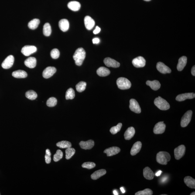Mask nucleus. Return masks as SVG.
<instances>
[{"label":"nucleus","mask_w":195,"mask_h":195,"mask_svg":"<svg viewBox=\"0 0 195 195\" xmlns=\"http://www.w3.org/2000/svg\"><path fill=\"white\" fill-rule=\"evenodd\" d=\"M162 171L160 170L159 171H158V172H156V174H155V175H156V176L157 177L159 176H160V175L161 174V173H162Z\"/></svg>","instance_id":"obj_48"},{"label":"nucleus","mask_w":195,"mask_h":195,"mask_svg":"<svg viewBox=\"0 0 195 195\" xmlns=\"http://www.w3.org/2000/svg\"><path fill=\"white\" fill-rule=\"evenodd\" d=\"M118 88L121 90L128 89L131 88V83L128 79L124 77H120L116 81Z\"/></svg>","instance_id":"obj_4"},{"label":"nucleus","mask_w":195,"mask_h":195,"mask_svg":"<svg viewBox=\"0 0 195 195\" xmlns=\"http://www.w3.org/2000/svg\"><path fill=\"white\" fill-rule=\"evenodd\" d=\"M166 125L163 121L157 123L155 125L153 129V132L155 134H161L165 132Z\"/></svg>","instance_id":"obj_9"},{"label":"nucleus","mask_w":195,"mask_h":195,"mask_svg":"<svg viewBox=\"0 0 195 195\" xmlns=\"http://www.w3.org/2000/svg\"><path fill=\"white\" fill-rule=\"evenodd\" d=\"M186 148L184 145H181L174 150L175 159L179 160L184 156L186 152Z\"/></svg>","instance_id":"obj_6"},{"label":"nucleus","mask_w":195,"mask_h":195,"mask_svg":"<svg viewBox=\"0 0 195 195\" xmlns=\"http://www.w3.org/2000/svg\"><path fill=\"white\" fill-rule=\"evenodd\" d=\"M40 23V20L39 19H35L32 20L29 22L28 26L30 29L35 30L37 28Z\"/></svg>","instance_id":"obj_31"},{"label":"nucleus","mask_w":195,"mask_h":195,"mask_svg":"<svg viewBox=\"0 0 195 195\" xmlns=\"http://www.w3.org/2000/svg\"><path fill=\"white\" fill-rule=\"evenodd\" d=\"M167 177L166 178L165 177L163 179H163V180H162V182H165V180H167Z\"/></svg>","instance_id":"obj_52"},{"label":"nucleus","mask_w":195,"mask_h":195,"mask_svg":"<svg viewBox=\"0 0 195 195\" xmlns=\"http://www.w3.org/2000/svg\"><path fill=\"white\" fill-rule=\"evenodd\" d=\"M75 96V92L72 88H69L66 91V100H72L74 98Z\"/></svg>","instance_id":"obj_37"},{"label":"nucleus","mask_w":195,"mask_h":195,"mask_svg":"<svg viewBox=\"0 0 195 195\" xmlns=\"http://www.w3.org/2000/svg\"><path fill=\"white\" fill-rule=\"evenodd\" d=\"M146 84L147 85L149 86L152 90H154L159 89L161 87L160 83L157 80H154L153 81L148 80L147 81Z\"/></svg>","instance_id":"obj_25"},{"label":"nucleus","mask_w":195,"mask_h":195,"mask_svg":"<svg viewBox=\"0 0 195 195\" xmlns=\"http://www.w3.org/2000/svg\"><path fill=\"white\" fill-rule=\"evenodd\" d=\"M187 62V58L186 56H183L179 59V62L177 65V68L178 71H182L186 66Z\"/></svg>","instance_id":"obj_21"},{"label":"nucleus","mask_w":195,"mask_h":195,"mask_svg":"<svg viewBox=\"0 0 195 195\" xmlns=\"http://www.w3.org/2000/svg\"><path fill=\"white\" fill-rule=\"evenodd\" d=\"M25 96L28 99L34 100L36 99L37 95L36 92L33 90H29L25 93Z\"/></svg>","instance_id":"obj_34"},{"label":"nucleus","mask_w":195,"mask_h":195,"mask_svg":"<svg viewBox=\"0 0 195 195\" xmlns=\"http://www.w3.org/2000/svg\"><path fill=\"white\" fill-rule=\"evenodd\" d=\"M190 195H195V192H192V193H191L190 194Z\"/></svg>","instance_id":"obj_53"},{"label":"nucleus","mask_w":195,"mask_h":195,"mask_svg":"<svg viewBox=\"0 0 195 195\" xmlns=\"http://www.w3.org/2000/svg\"><path fill=\"white\" fill-rule=\"evenodd\" d=\"M37 49L36 47L34 46H29L27 45L24 46L22 48V53L25 56H29L30 55L36 52Z\"/></svg>","instance_id":"obj_7"},{"label":"nucleus","mask_w":195,"mask_h":195,"mask_svg":"<svg viewBox=\"0 0 195 195\" xmlns=\"http://www.w3.org/2000/svg\"><path fill=\"white\" fill-rule=\"evenodd\" d=\"M14 62V56H12V55L8 56L5 58L2 63V66L3 68L5 69L10 68L13 65Z\"/></svg>","instance_id":"obj_10"},{"label":"nucleus","mask_w":195,"mask_h":195,"mask_svg":"<svg viewBox=\"0 0 195 195\" xmlns=\"http://www.w3.org/2000/svg\"><path fill=\"white\" fill-rule=\"evenodd\" d=\"M75 153V150L71 147L67 148L66 150V158L67 159H70Z\"/></svg>","instance_id":"obj_35"},{"label":"nucleus","mask_w":195,"mask_h":195,"mask_svg":"<svg viewBox=\"0 0 195 195\" xmlns=\"http://www.w3.org/2000/svg\"><path fill=\"white\" fill-rule=\"evenodd\" d=\"M12 76L16 78H25L27 77L28 74L24 70H19L14 71L12 73Z\"/></svg>","instance_id":"obj_29"},{"label":"nucleus","mask_w":195,"mask_h":195,"mask_svg":"<svg viewBox=\"0 0 195 195\" xmlns=\"http://www.w3.org/2000/svg\"><path fill=\"white\" fill-rule=\"evenodd\" d=\"M184 183L188 187L192 189L195 188V180L190 176H188L184 179Z\"/></svg>","instance_id":"obj_27"},{"label":"nucleus","mask_w":195,"mask_h":195,"mask_svg":"<svg viewBox=\"0 0 195 195\" xmlns=\"http://www.w3.org/2000/svg\"><path fill=\"white\" fill-rule=\"evenodd\" d=\"M56 146L59 148L62 149H67L71 147L72 144L69 141H63L57 143L56 144Z\"/></svg>","instance_id":"obj_32"},{"label":"nucleus","mask_w":195,"mask_h":195,"mask_svg":"<svg viewBox=\"0 0 195 195\" xmlns=\"http://www.w3.org/2000/svg\"><path fill=\"white\" fill-rule=\"evenodd\" d=\"M106 173V171L105 169H101L100 170L96 171L91 175V177L92 179L94 180H97L101 177L104 176Z\"/></svg>","instance_id":"obj_26"},{"label":"nucleus","mask_w":195,"mask_h":195,"mask_svg":"<svg viewBox=\"0 0 195 195\" xmlns=\"http://www.w3.org/2000/svg\"><path fill=\"white\" fill-rule=\"evenodd\" d=\"M43 33L44 35L46 37L50 36L51 33V28L50 24L49 23L45 24L43 26Z\"/></svg>","instance_id":"obj_33"},{"label":"nucleus","mask_w":195,"mask_h":195,"mask_svg":"<svg viewBox=\"0 0 195 195\" xmlns=\"http://www.w3.org/2000/svg\"><path fill=\"white\" fill-rule=\"evenodd\" d=\"M171 159L170 155L167 152H160L157 154V162L161 165H167L168 162L170 161Z\"/></svg>","instance_id":"obj_2"},{"label":"nucleus","mask_w":195,"mask_h":195,"mask_svg":"<svg viewBox=\"0 0 195 195\" xmlns=\"http://www.w3.org/2000/svg\"><path fill=\"white\" fill-rule=\"evenodd\" d=\"M144 1H147V2H149V1H151V0H144Z\"/></svg>","instance_id":"obj_54"},{"label":"nucleus","mask_w":195,"mask_h":195,"mask_svg":"<svg viewBox=\"0 0 195 195\" xmlns=\"http://www.w3.org/2000/svg\"><path fill=\"white\" fill-rule=\"evenodd\" d=\"M142 144L140 141H137L133 146L131 151V155L134 156L136 155L141 150Z\"/></svg>","instance_id":"obj_19"},{"label":"nucleus","mask_w":195,"mask_h":195,"mask_svg":"<svg viewBox=\"0 0 195 195\" xmlns=\"http://www.w3.org/2000/svg\"><path fill=\"white\" fill-rule=\"evenodd\" d=\"M191 73L193 76H195V66H193L192 69Z\"/></svg>","instance_id":"obj_47"},{"label":"nucleus","mask_w":195,"mask_h":195,"mask_svg":"<svg viewBox=\"0 0 195 195\" xmlns=\"http://www.w3.org/2000/svg\"><path fill=\"white\" fill-rule=\"evenodd\" d=\"M153 194L152 190L149 189H146L140 191L135 193V195H152Z\"/></svg>","instance_id":"obj_41"},{"label":"nucleus","mask_w":195,"mask_h":195,"mask_svg":"<svg viewBox=\"0 0 195 195\" xmlns=\"http://www.w3.org/2000/svg\"><path fill=\"white\" fill-rule=\"evenodd\" d=\"M121 152V149L117 147H112L105 150L104 151V153L107 154L108 156H111L118 154Z\"/></svg>","instance_id":"obj_18"},{"label":"nucleus","mask_w":195,"mask_h":195,"mask_svg":"<svg viewBox=\"0 0 195 195\" xmlns=\"http://www.w3.org/2000/svg\"><path fill=\"white\" fill-rule=\"evenodd\" d=\"M122 126V124L121 123H119L116 126L113 127L110 129V132L113 135L118 133V132L121 131V127Z\"/></svg>","instance_id":"obj_38"},{"label":"nucleus","mask_w":195,"mask_h":195,"mask_svg":"<svg viewBox=\"0 0 195 195\" xmlns=\"http://www.w3.org/2000/svg\"><path fill=\"white\" fill-rule=\"evenodd\" d=\"M63 157V153L61 150H58L56 154L53 155V160L55 162H57L62 159Z\"/></svg>","instance_id":"obj_40"},{"label":"nucleus","mask_w":195,"mask_h":195,"mask_svg":"<svg viewBox=\"0 0 195 195\" xmlns=\"http://www.w3.org/2000/svg\"><path fill=\"white\" fill-rule=\"evenodd\" d=\"M24 64L27 67L29 68H34L36 66V58L32 57L28 58L25 61Z\"/></svg>","instance_id":"obj_22"},{"label":"nucleus","mask_w":195,"mask_h":195,"mask_svg":"<svg viewBox=\"0 0 195 195\" xmlns=\"http://www.w3.org/2000/svg\"><path fill=\"white\" fill-rule=\"evenodd\" d=\"M104 64L108 67L118 68L120 66L119 62L110 58H106L104 59Z\"/></svg>","instance_id":"obj_15"},{"label":"nucleus","mask_w":195,"mask_h":195,"mask_svg":"<svg viewBox=\"0 0 195 195\" xmlns=\"http://www.w3.org/2000/svg\"><path fill=\"white\" fill-rule=\"evenodd\" d=\"M46 154H47L49 155H50V156H51V153L50 151V150H49V149H47L46 150Z\"/></svg>","instance_id":"obj_49"},{"label":"nucleus","mask_w":195,"mask_h":195,"mask_svg":"<svg viewBox=\"0 0 195 195\" xmlns=\"http://www.w3.org/2000/svg\"><path fill=\"white\" fill-rule=\"evenodd\" d=\"M57 100L56 98L51 97L47 100V105L48 107H53L56 106L57 104Z\"/></svg>","instance_id":"obj_39"},{"label":"nucleus","mask_w":195,"mask_h":195,"mask_svg":"<svg viewBox=\"0 0 195 195\" xmlns=\"http://www.w3.org/2000/svg\"><path fill=\"white\" fill-rule=\"evenodd\" d=\"M51 56L52 58L57 59L60 56V52L57 49H54L52 50L50 53Z\"/></svg>","instance_id":"obj_43"},{"label":"nucleus","mask_w":195,"mask_h":195,"mask_svg":"<svg viewBox=\"0 0 195 195\" xmlns=\"http://www.w3.org/2000/svg\"><path fill=\"white\" fill-rule=\"evenodd\" d=\"M59 28L63 32H65L68 30L70 24L68 20L66 19L61 20L59 22Z\"/></svg>","instance_id":"obj_23"},{"label":"nucleus","mask_w":195,"mask_h":195,"mask_svg":"<svg viewBox=\"0 0 195 195\" xmlns=\"http://www.w3.org/2000/svg\"><path fill=\"white\" fill-rule=\"evenodd\" d=\"M97 73L101 77H105L110 74V71L108 68L104 67H101L98 69Z\"/></svg>","instance_id":"obj_30"},{"label":"nucleus","mask_w":195,"mask_h":195,"mask_svg":"<svg viewBox=\"0 0 195 195\" xmlns=\"http://www.w3.org/2000/svg\"><path fill=\"white\" fill-rule=\"evenodd\" d=\"M87 83L84 81H81L78 84L76 85V90L79 92H82L85 90Z\"/></svg>","instance_id":"obj_36"},{"label":"nucleus","mask_w":195,"mask_h":195,"mask_svg":"<svg viewBox=\"0 0 195 195\" xmlns=\"http://www.w3.org/2000/svg\"><path fill=\"white\" fill-rule=\"evenodd\" d=\"M100 42V39L98 38H95L93 39V42L94 44H98Z\"/></svg>","instance_id":"obj_46"},{"label":"nucleus","mask_w":195,"mask_h":195,"mask_svg":"<svg viewBox=\"0 0 195 195\" xmlns=\"http://www.w3.org/2000/svg\"><path fill=\"white\" fill-rule=\"evenodd\" d=\"M81 147L83 149L89 150L92 149L94 145V141L89 140L87 141H82L79 144Z\"/></svg>","instance_id":"obj_17"},{"label":"nucleus","mask_w":195,"mask_h":195,"mask_svg":"<svg viewBox=\"0 0 195 195\" xmlns=\"http://www.w3.org/2000/svg\"><path fill=\"white\" fill-rule=\"evenodd\" d=\"M154 103L155 105L160 110H167L170 108V105L167 102L160 97L155 98Z\"/></svg>","instance_id":"obj_3"},{"label":"nucleus","mask_w":195,"mask_h":195,"mask_svg":"<svg viewBox=\"0 0 195 195\" xmlns=\"http://www.w3.org/2000/svg\"><path fill=\"white\" fill-rule=\"evenodd\" d=\"M192 114L193 112L192 111L189 110L186 112L182 117L181 121V125L182 127H186L188 125L191 120Z\"/></svg>","instance_id":"obj_5"},{"label":"nucleus","mask_w":195,"mask_h":195,"mask_svg":"<svg viewBox=\"0 0 195 195\" xmlns=\"http://www.w3.org/2000/svg\"><path fill=\"white\" fill-rule=\"evenodd\" d=\"M129 108L131 111L137 114L141 112V108L139 104L136 100L133 99L130 100Z\"/></svg>","instance_id":"obj_8"},{"label":"nucleus","mask_w":195,"mask_h":195,"mask_svg":"<svg viewBox=\"0 0 195 195\" xmlns=\"http://www.w3.org/2000/svg\"><path fill=\"white\" fill-rule=\"evenodd\" d=\"M69 9L74 11H79L81 8V4L77 1H71L68 4Z\"/></svg>","instance_id":"obj_28"},{"label":"nucleus","mask_w":195,"mask_h":195,"mask_svg":"<svg viewBox=\"0 0 195 195\" xmlns=\"http://www.w3.org/2000/svg\"><path fill=\"white\" fill-rule=\"evenodd\" d=\"M195 97V94L194 93H186L179 95L177 96L176 100L178 101L181 102L187 99L194 98Z\"/></svg>","instance_id":"obj_14"},{"label":"nucleus","mask_w":195,"mask_h":195,"mask_svg":"<svg viewBox=\"0 0 195 195\" xmlns=\"http://www.w3.org/2000/svg\"><path fill=\"white\" fill-rule=\"evenodd\" d=\"M121 190L122 192V193H125V189H124L123 188L121 187Z\"/></svg>","instance_id":"obj_50"},{"label":"nucleus","mask_w":195,"mask_h":195,"mask_svg":"<svg viewBox=\"0 0 195 195\" xmlns=\"http://www.w3.org/2000/svg\"><path fill=\"white\" fill-rule=\"evenodd\" d=\"M135 133V130L133 127H130L127 129L124 133V138L126 140H130L133 137Z\"/></svg>","instance_id":"obj_24"},{"label":"nucleus","mask_w":195,"mask_h":195,"mask_svg":"<svg viewBox=\"0 0 195 195\" xmlns=\"http://www.w3.org/2000/svg\"><path fill=\"white\" fill-rule=\"evenodd\" d=\"M45 161H46L47 164H49L50 163L51 161V156L47 154L45 155Z\"/></svg>","instance_id":"obj_44"},{"label":"nucleus","mask_w":195,"mask_h":195,"mask_svg":"<svg viewBox=\"0 0 195 195\" xmlns=\"http://www.w3.org/2000/svg\"><path fill=\"white\" fill-rule=\"evenodd\" d=\"M143 175L144 177L149 180L153 179L155 175L149 167H146L144 169Z\"/></svg>","instance_id":"obj_20"},{"label":"nucleus","mask_w":195,"mask_h":195,"mask_svg":"<svg viewBox=\"0 0 195 195\" xmlns=\"http://www.w3.org/2000/svg\"><path fill=\"white\" fill-rule=\"evenodd\" d=\"M86 57L85 50L83 48H79L76 51L73 56L75 64L78 66H81Z\"/></svg>","instance_id":"obj_1"},{"label":"nucleus","mask_w":195,"mask_h":195,"mask_svg":"<svg viewBox=\"0 0 195 195\" xmlns=\"http://www.w3.org/2000/svg\"><path fill=\"white\" fill-rule=\"evenodd\" d=\"M132 64L135 67L137 68L143 67L145 66L146 60L142 56H138L133 60Z\"/></svg>","instance_id":"obj_11"},{"label":"nucleus","mask_w":195,"mask_h":195,"mask_svg":"<svg viewBox=\"0 0 195 195\" xmlns=\"http://www.w3.org/2000/svg\"><path fill=\"white\" fill-rule=\"evenodd\" d=\"M156 68L162 74H166L171 72V69L162 62H159L157 64Z\"/></svg>","instance_id":"obj_13"},{"label":"nucleus","mask_w":195,"mask_h":195,"mask_svg":"<svg viewBox=\"0 0 195 195\" xmlns=\"http://www.w3.org/2000/svg\"><path fill=\"white\" fill-rule=\"evenodd\" d=\"M56 68L52 67H47L43 70L42 75L45 79H49L52 77L56 73Z\"/></svg>","instance_id":"obj_12"},{"label":"nucleus","mask_w":195,"mask_h":195,"mask_svg":"<svg viewBox=\"0 0 195 195\" xmlns=\"http://www.w3.org/2000/svg\"><path fill=\"white\" fill-rule=\"evenodd\" d=\"M113 193H114V194L115 195H118V192H117L115 190L114 191V192H113Z\"/></svg>","instance_id":"obj_51"},{"label":"nucleus","mask_w":195,"mask_h":195,"mask_svg":"<svg viewBox=\"0 0 195 195\" xmlns=\"http://www.w3.org/2000/svg\"><path fill=\"white\" fill-rule=\"evenodd\" d=\"M95 164L92 162H87L83 163L82 166L84 168L88 169H91L95 167Z\"/></svg>","instance_id":"obj_42"},{"label":"nucleus","mask_w":195,"mask_h":195,"mask_svg":"<svg viewBox=\"0 0 195 195\" xmlns=\"http://www.w3.org/2000/svg\"><path fill=\"white\" fill-rule=\"evenodd\" d=\"M84 23L86 28L88 30H90L94 27L95 22L92 18L87 16L84 18Z\"/></svg>","instance_id":"obj_16"},{"label":"nucleus","mask_w":195,"mask_h":195,"mask_svg":"<svg viewBox=\"0 0 195 195\" xmlns=\"http://www.w3.org/2000/svg\"><path fill=\"white\" fill-rule=\"evenodd\" d=\"M101 28L97 26L96 27L95 29L93 31V33L95 35L99 33L101 31Z\"/></svg>","instance_id":"obj_45"}]
</instances>
